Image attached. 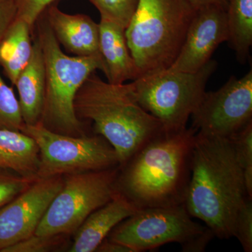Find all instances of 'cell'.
<instances>
[{
	"label": "cell",
	"mask_w": 252,
	"mask_h": 252,
	"mask_svg": "<svg viewBox=\"0 0 252 252\" xmlns=\"http://www.w3.org/2000/svg\"><path fill=\"white\" fill-rule=\"evenodd\" d=\"M197 132L163 130L146 142L119 167L117 193L137 210L185 203Z\"/></svg>",
	"instance_id": "6da1fadb"
},
{
	"label": "cell",
	"mask_w": 252,
	"mask_h": 252,
	"mask_svg": "<svg viewBox=\"0 0 252 252\" xmlns=\"http://www.w3.org/2000/svg\"><path fill=\"white\" fill-rule=\"evenodd\" d=\"M241 167L229 139L197 132L185 205L220 239L234 235L235 218L245 198Z\"/></svg>",
	"instance_id": "7a4b0ae2"
},
{
	"label": "cell",
	"mask_w": 252,
	"mask_h": 252,
	"mask_svg": "<svg viewBox=\"0 0 252 252\" xmlns=\"http://www.w3.org/2000/svg\"><path fill=\"white\" fill-rule=\"evenodd\" d=\"M74 108L79 121L92 122L94 133L111 144L119 167L164 130L161 123L137 102L128 83L111 84L94 72L78 91Z\"/></svg>",
	"instance_id": "3957f363"
},
{
	"label": "cell",
	"mask_w": 252,
	"mask_h": 252,
	"mask_svg": "<svg viewBox=\"0 0 252 252\" xmlns=\"http://www.w3.org/2000/svg\"><path fill=\"white\" fill-rule=\"evenodd\" d=\"M34 28L45 66V95L39 123L59 133L84 135V123L79 120L74 111V98L81 85L92 73L97 69L105 73L103 59L64 54L44 13L38 18Z\"/></svg>",
	"instance_id": "277c9868"
},
{
	"label": "cell",
	"mask_w": 252,
	"mask_h": 252,
	"mask_svg": "<svg viewBox=\"0 0 252 252\" xmlns=\"http://www.w3.org/2000/svg\"><path fill=\"white\" fill-rule=\"evenodd\" d=\"M195 13L188 0H138L125 34L140 77L172 65Z\"/></svg>",
	"instance_id": "5b68a950"
},
{
	"label": "cell",
	"mask_w": 252,
	"mask_h": 252,
	"mask_svg": "<svg viewBox=\"0 0 252 252\" xmlns=\"http://www.w3.org/2000/svg\"><path fill=\"white\" fill-rule=\"evenodd\" d=\"M217 67L216 61L210 60L197 72L165 69L141 76L129 86L137 102L161 123L164 130H180L187 127Z\"/></svg>",
	"instance_id": "8992f818"
},
{
	"label": "cell",
	"mask_w": 252,
	"mask_h": 252,
	"mask_svg": "<svg viewBox=\"0 0 252 252\" xmlns=\"http://www.w3.org/2000/svg\"><path fill=\"white\" fill-rule=\"evenodd\" d=\"M21 131L35 141L39 147L36 179L119 166L115 150L102 136L64 135L46 128L40 123L35 125L24 124Z\"/></svg>",
	"instance_id": "52a82bcc"
},
{
	"label": "cell",
	"mask_w": 252,
	"mask_h": 252,
	"mask_svg": "<svg viewBox=\"0 0 252 252\" xmlns=\"http://www.w3.org/2000/svg\"><path fill=\"white\" fill-rule=\"evenodd\" d=\"M118 172L119 167L63 176L62 188L50 204L35 234L53 236L75 233L92 212L117 193Z\"/></svg>",
	"instance_id": "ba28073f"
},
{
	"label": "cell",
	"mask_w": 252,
	"mask_h": 252,
	"mask_svg": "<svg viewBox=\"0 0 252 252\" xmlns=\"http://www.w3.org/2000/svg\"><path fill=\"white\" fill-rule=\"evenodd\" d=\"M207 226L193 221L185 203L140 209L112 230L109 239L134 252L150 251L166 244L187 243Z\"/></svg>",
	"instance_id": "9c48e42d"
},
{
	"label": "cell",
	"mask_w": 252,
	"mask_h": 252,
	"mask_svg": "<svg viewBox=\"0 0 252 252\" xmlns=\"http://www.w3.org/2000/svg\"><path fill=\"white\" fill-rule=\"evenodd\" d=\"M192 127L203 135L229 138L252 122V69L233 77L215 91H205L192 114Z\"/></svg>",
	"instance_id": "30bf717a"
},
{
	"label": "cell",
	"mask_w": 252,
	"mask_h": 252,
	"mask_svg": "<svg viewBox=\"0 0 252 252\" xmlns=\"http://www.w3.org/2000/svg\"><path fill=\"white\" fill-rule=\"evenodd\" d=\"M63 177L36 179L26 190L0 208V252L34 234Z\"/></svg>",
	"instance_id": "8fae6325"
},
{
	"label": "cell",
	"mask_w": 252,
	"mask_h": 252,
	"mask_svg": "<svg viewBox=\"0 0 252 252\" xmlns=\"http://www.w3.org/2000/svg\"><path fill=\"white\" fill-rule=\"evenodd\" d=\"M228 40L226 9L209 5L195 10L180 53L167 69L197 72L211 60L217 47Z\"/></svg>",
	"instance_id": "7c38bea8"
},
{
	"label": "cell",
	"mask_w": 252,
	"mask_h": 252,
	"mask_svg": "<svg viewBox=\"0 0 252 252\" xmlns=\"http://www.w3.org/2000/svg\"><path fill=\"white\" fill-rule=\"evenodd\" d=\"M43 13L58 42L67 52L80 57H102L99 23L90 16L66 14L54 4Z\"/></svg>",
	"instance_id": "4fadbf2b"
},
{
	"label": "cell",
	"mask_w": 252,
	"mask_h": 252,
	"mask_svg": "<svg viewBox=\"0 0 252 252\" xmlns=\"http://www.w3.org/2000/svg\"><path fill=\"white\" fill-rule=\"evenodd\" d=\"M137 209L120 193L91 214L74 233L70 252H94L122 220Z\"/></svg>",
	"instance_id": "5bb4252c"
},
{
	"label": "cell",
	"mask_w": 252,
	"mask_h": 252,
	"mask_svg": "<svg viewBox=\"0 0 252 252\" xmlns=\"http://www.w3.org/2000/svg\"><path fill=\"white\" fill-rule=\"evenodd\" d=\"M99 51L105 64L104 75L114 84L135 80L140 73L130 54L124 28L101 18L99 23Z\"/></svg>",
	"instance_id": "9a60e30c"
},
{
	"label": "cell",
	"mask_w": 252,
	"mask_h": 252,
	"mask_svg": "<svg viewBox=\"0 0 252 252\" xmlns=\"http://www.w3.org/2000/svg\"><path fill=\"white\" fill-rule=\"evenodd\" d=\"M19 94L23 122L35 125L41 122L45 95V66L39 40L32 43V54L26 67L20 73L15 86Z\"/></svg>",
	"instance_id": "2e32d148"
},
{
	"label": "cell",
	"mask_w": 252,
	"mask_h": 252,
	"mask_svg": "<svg viewBox=\"0 0 252 252\" xmlns=\"http://www.w3.org/2000/svg\"><path fill=\"white\" fill-rule=\"evenodd\" d=\"M39 150L35 141L18 130L0 129V167L36 180Z\"/></svg>",
	"instance_id": "e0dca14e"
},
{
	"label": "cell",
	"mask_w": 252,
	"mask_h": 252,
	"mask_svg": "<svg viewBox=\"0 0 252 252\" xmlns=\"http://www.w3.org/2000/svg\"><path fill=\"white\" fill-rule=\"evenodd\" d=\"M31 35L33 31L29 25L16 18L0 42V67L12 86L31 59Z\"/></svg>",
	"instance_id": "ac0fdd59"
},
{
	"label": "cell",
	"mask_w": 252,
	"mask_h": 252,
	"mask_svg": "<svg viewBox=\"0 0 252 252\" xmlns=\"http://www.w3.org/2000/svg\"><path fill=\"white\" fill-rule=\"evenodd\" d=\"M226 19L228 41L237 60L245 64L252 45V0H228Z\"/></svg>",
	"instance_id": "d6986e66"
},
{
	"label": "cell",
	"mask_w": 252,
	"mask_h": 252,
	"mask_svg": "<svg viewBox=\"0 0 252 252\" xmlns=\"http://www.w3.org/2000/svg\"><path fill=\"white\" fill-rule=\"evenodd\" d=\"M228 139L241 167L247 193L252 198V122Z\"/></svg>",
	"instance_id": "ffe728a7"
},
{
	"label": "cell",
	"mask_w": 252,
	"mask_h": 252,
	"mask_svg": "<svg viewBox=\"0 0 252 252\" xmlns=\"http://www.w3.org/2000/svg\"><path fill=\"white\" fill-rule=\"evenodd\" d=\"M19 100L0 74V129L21 131L24 126Z\"/></svg>",
	"instance_id": "44dd1931"
},
{
	"label": "cell",
	"mask_w": 252,
	"mask_h": 252,
	"mask_svg": "<svg viewBox=\"0 0 252 252\" xmlns=\"http://www.w3.org/2000/svg\"><path fill=\"white\" fill-rule=\"evenodd\" d=\"M96 8L100 18L110 20L124 29L127 28L138 0H88Z\"/></svg>",
	"instance_id": "7402d4cb"
},
{
	"label": "cell",
	"mask_w": 252,
	"mask_h": 252,
	"mask_svg": "<svg viewBox=\"0 0 252 252\" xmlns=\"http://www.w3.org/2000/svg\"><path fill=\"white\" fill-rule=\"evenodd\" d=\"M34 180L0 167V208L26 190Z\"/></svg>",
	"instance_id": "603a6c76"
},
{
	"label": "cell",
	"mask_w": 252,
	"mask_h": 252,
	"mask_svg": "<svg viewBox=\"0 0 252 252\" xmlns=\"http://www.w3.org/2000/svg\"><path fill=\"white\" fill-rule=\"evenodd\" d=\"M245 252H252V198L247 196L239 209L234 225V235Z\"/></svg>",
	"instance_id": "cb8c5ba5"
},
{
	"label": "cell",
	"mask_w": 252,
	"mask_h": 252,
	"mask_svg": "<svg viewBox=\"0 0 252 252\" xmlns=\"http://www.w3.org/2000/svg\"><path fill=\"white\" fill-rule=\"evenodd\" d=\"M64 235L42 236L34 234L5 248L1 252H51L62 243Z\"/></svg>",
	"instance_id": "d4e9b609"
},
{
	"label": "cell",
	"mask_w": 252,
	"mask_h": 252,
	"mask_svg": "<svg viewBox=\"0 0 252 252\" xmlns=\"http://www.w3.org/2000/svg\"><path fill=\"white\" fill-rule=\"evenodd\" d=\"M17 6L16 18L29 25L34 32V25L41 14L50 5L59 0H15Z\"/></svg>",
	"instance_id": "484cf974"
},
{
	"label": "cell",
	"mask_w": 252,
	"mask_h": 252,
	"mask_svg": "<svg viewBox=\"0 0 252 252\" xmlns=\"http://www.w3.org/2000/svg\"><path fill=\"white\" fill-rule=\"evenodd\" d=\"M17 15L15 0H0V42Z\"/></svg>",
	"instance_id": "4316f807"
},
{
	"label": "cell",
	"mask_w": 252,
	"mask_h": 252,
	"mask_svg": "<svg viewBox=\"0 0 252 252\" xmlns=\"http://www.w3.org/2000/svg\"><path fill=\"white\" fill-rule=\"evenodd\" d=\"M215 238L213 232L209 228L190 238L187 243L182 244V252H202L206 249L207 245L212 239Z\"/></svg>",
	"instance_id": "83f0119b"
},
{
	"label": "cell",
	"mask_w": 252,
	"mask_h": 252,
	"mask_svg": "<svg viewBox=\"0 0 252 252\" xmlns=\"http://www.w3.org/2000/svg\"><path fill=\"white\" fill-rule=\"evenodd\" d=\"M97 252H134L132 249L126 246L124 244L118 243L109 238L104 239L97 249Z\"/></svg>",
	"instance_id": "f1b7e54d"
},
{
	"label": "cell",
	"mask_w": 252,
	"mask_h": 252,
	"mask_svg": "<svg viewBox=\"0 0 252 252\" xmlns=\"http://www.w3.org/2000/svg\"><path fill=\"white\" fill-rule=\"evenodd\" d=\"M188 1L195 10L209 5H218L227 9L228 3V0H188Z\"/></svg>",
	"instance_id": "f546056e"
}]
</instances>
